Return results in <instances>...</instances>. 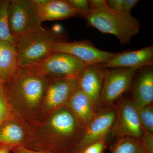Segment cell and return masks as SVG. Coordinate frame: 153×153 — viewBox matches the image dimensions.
Wrapping results in <instances>:
<instances>
[{
    "instance_id": "obj_15",
    "label": "cell",
    "mask_w": 153,
    "mask_h": 153,
    "mask_svg": "<svg viewBox=\"0 0 153 153\" xmlns=\"http://www.w3.org/2000/svg\"><path fill=\"white\" fill-rule=\"evenodd\" d=\"M19 68L16 51L13 44L0 41V78L8 81Z\"/></svg>"
},
{
    "instance_id": "obj_22",
    "label": "cell",
    "mask_w": 153,
    "mask_h": 153,
    "mask_svg": "<svg viewBox=\"0 0 153 153\" xmlns=\"http://www.w3.org/2000/svg\"><path fill=\"white\" fill-rule=\"evenodd\" d=\"M107 145V140H101L90 145L82 152L83 153H104Z\"/></svg>"
},
{
    "instance_id": "obj_14",
    "label": "cell",
    "mask_w": 153,
    "mask_h": 153,
    "mask_svg": "<svg viewBox=\"0 0 153 153\" xmlns=\"http://www.w3.org/2000/svg\"><path fill=\"white\" fill-rule=\"evenodd\" d=\"M152 66L140 69L139 74L133 86V104L137 111L152 104L153 100Z\"/></svg>"
},
{
    "instance_id": "obj_21",
    "label": "cell",
    "mask_w": 153,
    "mask_h": 153,
    "mask_svg": "<svg viewBox=\"0 0 153 153\" xmlns=\"http://www.w3.org/2000/svg\"><path fill=\"white\" fill-rule=\"evenodd\" d=\"M67 2L77 12V15L86 19L90 14V2L88 0H67Z\"/></svg>"
},
{
    "instance_id": "obj_26",
    "label": "cell",
    "mask_w": 153,
    "mask_h": 153,
    "mask_svg": "<svg viewBox=\"0 0 153 153\" xmlns=\"http://www.w3.org/2000/svg\"><path fill=\"white\" fill-rule=\"evenodd\" d=\"M124 0H110L107 1V4L114 11L122 12Z\"/></svg>"
},
{
    "instance_id": "obj_28",
    "label": "cell",
    "mask_w": 153,
    "mask_h": 153,
    "mask_svg": "<svg viewBox=\"0 0 153 153\" xmlns=\"http://www.w3.org/2000/svg\"><path fill=\"white\" fill-rule=\"evenodd\" d=\"M4 81L0 78V90L3 87V84H4Z\"/></svg>"
},
{
    "instance_id": "obj_12",
    "label": "cell",
    "mask_w": 153,
    "mask_h": 153,
    "mask_svg": "<svg viewBox=\"0 0 153 153\" xmlns=\"http://www.w3.org/2000/svg\"><path fill=\"white\" fill-rule=\"evenodd\" d=\"M78 88V79H61L52 80L47 86L45 92L47 106L50 109L65 106Z\"/></svg>"
},
{
    "instance_id": "obj_10",
    "label": "cell",
    "mask_w": 153,
    "mask_h": 153,
    "mask_svg": "<svg viewBox=\"0 0 153 153\" xmlns=\"http://www.w3.org/2000/svg\"><path fill=\"white\" fill-rule=\"evenodd\" d=\"M153 46H149L134 51L117 52V54L105 63L100 64L103 68H133L140 70L152 66Z\"/></svg>"
},
{
    "instance_id": "obj_25",
    "label": "cell",
    "mask_w": 153,
    "mask_h": 153,
    "mask_svg": "<svg viewBox=\"0 0 153 153\" xmlns=\"http://www.w3.org/2000/svg\"><path fill=\"white\" fill-rule=\"evenodd\" d=\"M138 1V0H124L123 13L127 15H131V10L136 6Z\"/></svg>"
},
{
    "instance_id": "obj_2",
    "label": "cell",
    "mask_w": 153,
    "mask_h": 153,
    "mask_svg": "<svg viewBox=\"0 0 153 153\" xmlns=\"http://www.w3.org/2000/svg\"><path fill=\"white\" fill-rule=\"evenodd\" d=\"M67 41L66 37L45 28L20 37L13 44L19 68H27L40 63L53 54L56 44Z\"/></svg>"
},
{
    "instance_id": "obj_3",
    "label": "cell",
    "mask_w": 153,
    "mask_h": 153,
    "mask_svg": "<svg viewBox=\"0 0 153 153\" xmlns=\"http://www.w3.org/2000/svg\"><path fill=\"white\" fill-rule=\"evenodd\" d=\"M85 63L73 55L55 52L46 59L27 68L45 79H78L86 68Z\"/></svg>"
},
{
    "instance_id": "obj_23",
    "label": "cell",
    "mask_w": 153,
    "mask_h": 153,
    "mask_svg": "<svg viewBox=\"0 0 153 153\" xmlns=\"http://www.w3.org/2000/svg\"><path fill=\"white\" fill-rule=\"evenodd\" d=\"M140 140L146 152H153V134L144 130L143 134Z\"/></svg>"
},
{
    "instance_id": "obj_4",
    "label": "cell",
    "mask_w": 153,
    "mask_h": 153,
    "mask_svg": "<svg viewBox=\"0 0 153 153\" xmlns=\"http://www.w3.org/2000/svg\"><path fill=\"white\" fill-rule=\"evenodd\" d=\"M8 19L14 41L27 34L44 29L32 0H11Z\"/></svg>"
},
{
    "instance_id": "obj_18",
    "label": "cell",
    "mask_w": 153,
    "mask_h": 153,
    "mask_svg": "<svg viewBox=\"0 0 153 153\" xmlns=\"http://www.w3.org/2000/svg\"><path fill=\"white\" fill-rule=\"evenodd\" d=\"M24 132L22 128L17 124L9 123L0 129V143L14 144L22 140Z\"/></svg>"
},
{
    "instance_id": "obj_9",
    "label": "cell",
    "mask_w": 153,
    "mask_h": 153,
    "mask_svg": "<svg viewBox=\"0 0 153 153\" xmlns=\"http://www.w3.org/2000/svg\"><path fill=\"white\" fill-rule=\"evenodd\" d=\"M53 52H61L73 55L87 66L102 64L117 53L98 49L90 41L86 40L57 43L53 48Z\"/></svg>"
},
{
    "instance_id": "obj_24",
    "label": "cell",
    "mask_w": 153,
    "mask_h": 153,
    "mask_svg": "<svg viewBox=\"0 0 153 153\" xmlns=\"http://www.w3.org/2000/svg\"><path fill=\"white\" fill-rule=\"evenodd\" d=\"M7 114V110L3 87L0 90V126L5 120Z\"/></svg>"
},
{
    "instance_id": "obj_31",
    "label": "cell",
    "mask_w": 153,
    "mask_h": 153,
    "mask_svg": "<svg viewBox=\"0 0 153 153\" xmlns=\"http://www.w3.org/2000/svg\"><path fill=\"white\" fill-rule=\"evenodd\" d=\"M79 153H83V152H81Z\"/></svg>"
},
{
    "instance_id": "obj_8",
    "label": "cell",
    "mask_w": 153,
    "mask_h": 153,
    "mask_svg": "<svg viewBox=\"0 0 153 153\" xmlns=\"http://www.w3.org/2000/svg\"><path fill=\"white\" fill-rule=\"evenodd\" d=\"M115 117L114 105L98 108L86 127L83 138L74 153L81 152L88 146L98 141L107 140Z\"/></svg>"
},
{
    "instance_id": "obj_30",
    "label": "cell",
    "mask_w": 153,
    "mask_h": 153,
    "mask_svg": "<svg viewBox=\"0 0 153 153\" xmlns=\"http://www.w3.org/2000/svg\"><path fill=\"white\" fill-rule=\"evenodd\" d=\"M145 153H153V152H146Z\"/></svg>"
},
{
    "instance_id": "obj_29",
    "label": "cell",
    "mask_w": 153,
    "mask_h": 153,
    "mask_svg": "<svg viewBox=\"0 0 153 153\" xmlns=\"http://www.w3.org/2000/svg\"><path fill=\"white\" fill-rule=\"evenodd\" d=\"M0 153H8L7 150L3 149L0 151Z\"/></svg>"
},
{
    "instance_id": "obj_11",
    "label": "cell",
    "mask_w": 153,
    "mask_h": 153,
    "mask_svg": "<svg viewBox=\"0 0 153 153\" xmlns=\"http://www.w3.org/2000/svg\"><path fill=\"white\" fill-rule=\"evenodd\" d=\"M105 70L100 64L87 66L78 79V88L90 100L95 111L98 108Z\"/></svg>"
},
{
    "instance_id": "obj_6",
    "label": "cell",
    "mask_w": 153,
    "mask_h": 153,
    "mask_svg": "<svg viewBox=\"0 0 153 153\" xmlns=\"http://www.w3.org/2000/svg\"><path fill=\"white\" fill-rule=\"evenodd\" d=\"M137 70L126 68L105 69L97 109L114 105L115 102L130 87Z\"/></svg>"
},
{
    "instance_id": "obj_16",
    "label": "cell",
    "mask_w": 153,
    "mask_h": 153,
    "mask_svg": "<svg viewBox=\"0 0 153 153\" xmlns=\"http://www.w3.org/2000/svg\"><path fill=\"white\" fill-rule=\"evenodd\" d=\"M67 105L86 127L96 112L90 100L79 88L71 96Z\"/></svg>"
},
{
    "instance_id": "obj_27",
    "label": "cell",
    "mask_w": 153,
    "mask_h": 153,
    "mask_svg": "<svg viewBox=\"0 0 153 153\" xmlns=\"http://www.w3.org/2000/svg\"><path fill=\"white\" fill-rule=\"evenodd\" d=\"M15 153H44L41 152H38L33 150H30L27 148L23 147H20L16 148L14 150Z\"/></svg>"
},
{
    "instance_id": "obj_7",
    "label": "cell",
    "mask_w": 153,
    "mask_h": 153,
    "mask_svg": "<svg viewBox=\"0 0 153 153\" xmlns=\"http://www.w3.org/2000/svg\"><path fill=\"white\" fill-rule=\"evenodd\" d=\"M114 106L115 120L110 134L117 139L124 137L140 139L144 129L140 123L137 111L131 100L120 98Z\"/></svg>"
},
{
    "instance_id": "obj_20",
    "label": "cell",
    "mask_w": 153,
    "mask_h": 153,
    "mask_svg": "<svg viewBox=\"0 0 153 153\" xmlns=\"http://www.w3.org/2000/svg\"><path fill=\"white\" fill-rule=\"evenodd\" d=\"M139 119L143 129L153 134V103L137 111Z\"/></svg>"
},
{
    "instance_id": "obj_19",
    "label": "cell",
    "mask_w": 153,
    "mask_h": 153,
    "mask_svg": "<svg viewBox=\"0 0 153 153\" xmlns=\"http://www.w3.org/2000/svg\"><path fill=\"white\" fill-rule=\"evenodd\" d=\"M10 1L0 0V41L13 44L14 40L9 25V8Z\"/></svg>"
},
{
    "instance_id": "obj_5",
    "label": "cell",
    "mask_w": 153,
    "mask_h": 153,
    "mask_svg": "<svg viewBox=\"0 0 153 153\" xmlns=\"http://www.w3.org/2000/svg\"><path fill=\"white\" fill-rule=\"evenodd\" d=\"M8 81L13 92L32 107L39 103L47 87L46 79L27 68H19Z\"/></svg>"
},
{
    "instance_id": "obj_1",
    "label": "cell",
    "mask_w": 153,
    "mask_h": 153,
    "mask_svg": "<svg viewBox=\"0 0 153 153\" xmlns=\"http://www.w3.org/2000/svg\"><path fill=\"white\" fill-rule=\"evenodd\" d=\"M90 14L86 19L87 25L102 33L115 36L120 43H130L139 32L138 20L131 15L117 12L111 8L105 0H91Z\"/></svg>"
},
{
    "instance_id": "obj_17",
    "label": "cell",
    "mask_w": 153,
    "mask_h": 153,
    "mask_svg": "<svg viewBox=\"0 0 153 153\" xmlns=\"http://www.w3.org/2000/svg\"><path fill=\"white\" fill-rule=\"evenodd\" d=\"M140 140L130 137L118 139L112 149V153H145Z\"/></svg>"
},
{
    "instance_id": "obj_13",
    "label": "cell",
    "mask_w": 153,
    "mask_h": 153,
    "mask_svg": "<svg viewBox=\"0 0 153 153\" xmlns=\"http://www.w3.org/2000/svg\"><path fill=\"white\" fill-rule=\"evenodd\" d=\"M41 22L68 19L77 12L64 0H32Z\"/></svg>"
}]
</instances>
